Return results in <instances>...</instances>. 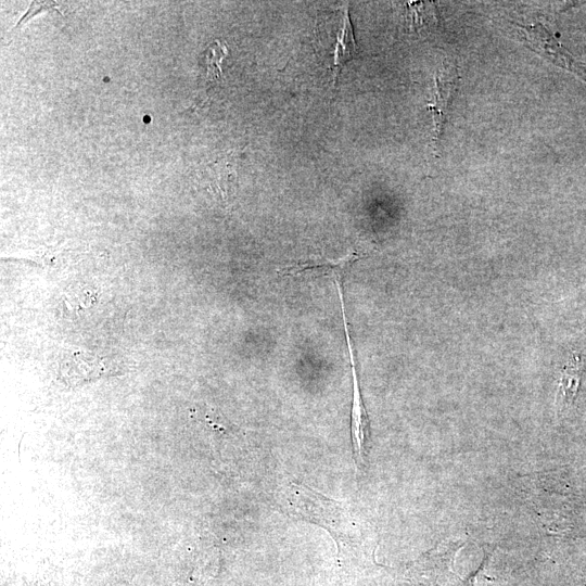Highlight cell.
Returning a JSON list of instances; mask_svg holds the SVG:
<instances>
[{"mask_svg":"<svg viewBox=\"0 0 586 586\" xmlns=\"http://www.w3.org/2000/svg\"><path fill=\"white\" fill-rule=\"evenodd\" d=\"M356 51L357 46L353 34L348 9L343 7L341 12V25L334 46V61L332 64L334 81L336 80L341 65L351 60L355 55Z\"/></svg>","mask_w":586,"mask_h":586,"instance_id":"5b68a950","label":"cell"},{"mask_svg":"<svg viewBox=\"0 0 586 586\" xmlns=\"http://www.w3.org/2000/svg\"><path fill=\"white\" fill-rule=\"evenodd\" d=\"M288 500L293 513L324 527L334 538L349 536L353 527L349 517L335 501L302 484H291Z\"/></svg>","mask_w":586,"mask_h":586,"instance_id":"6da1fadb","label":"cell"},{"mask_svg":"<svg viewBox=\"0 0 586 586\" xmlns=\"http://www.w3.org/2000/svg\"><path fill=\"white\" fill-rule=\"evenodd\" d=\"M358 258V255L353 252L337 260H324V262H317V263H303L298 265L289 266L284 269H282V273L284 275H300L303 272L313 271L316 273L317 271L320 275H330L334 278V280H341L342 273L345 270L346 267H348L355 259Z\"/></svg>","mask_w":586,"mask_h":586,"instance_id":"52a82bcc","label":"cell"},{"mask_svg":"<svg viewBox=\"0 0 586 586\" xmlns=\"http://www.w3.org/2000/svg\"><path fill=\"white\" fill-rule=\"evenodd\" d=\"M582 375V360L577 355H572L565 365L560 380L557 396V406L564 410L570 407L576 397Z\"/></svg>","mask_w":586,"mask_h":586,"instance_id":"8992f818","label":"cell"},{"mask_svg":"<svg viewBox=\"0 0 586 586\" xmlns=\"http://www.w3.org/2000/svg\"><path fill=\"white\" fill-rule=\"evenodd\" d=\"M460 75L455 61H445L435 75V93L428 105L434 120V144L437 146L443 137L450 107L457 92Z\"/></svg>","mask_w":586,"mask_h":586,"instance_id":"3957f363","label":"cell"},{"mask_svg":"<svg viewBox=\"0 0 586 586\" xmlns=\"http://www.w3.org/2000/svg\"><path fill=\"white\" fill-rule=\"evenodd\" d=\"M49 9H56V7L52 2H33L29 9L27 10V12L23 15V17H21L16 27L27 22L29 18H31L34 15L38 14L42 10H49Z\"/></svg>","mask_w":586,"mask_h":586,"instance_id":"ba28073f","label":"cell"},{"mask_svg":"<svg viewBox=\"0 0 586 586\" xmlns=\"http://www.w3.org/2000/svg\"><path fill=\"white\" fill-rule=\"evenodd\" d=\"M525 44L556 66L572 72L586 81V67L577 62L540 23L517 25Z\"/></svg>","mask_w":586,"mask_h":586,"instance_id":"7a4b0ae2","label":"cell"},{"mask_svg":"<svg viewBox=\"0 0 586 586\" xmlns=\"http://www.w3.org/2000/svg\"><path fill=\"white\" fill-rule=\"evenodd\" d=\"M346 330V339L348 343V349H349V356L352 361V369H353V383H354V390H353V408H352V441H353V450L354 456L356 458V461L359 460L360 463H364V456H365V446L368 437V419L367 415L362 405L358 382H357V375L355 371V364L353 362V348L351 344L349 333L347 330V326H345Z\"/></svg>","mask_w":586,"mask_h":586,"instance_id":"277c9868","label":"cell"}]
</instances>
